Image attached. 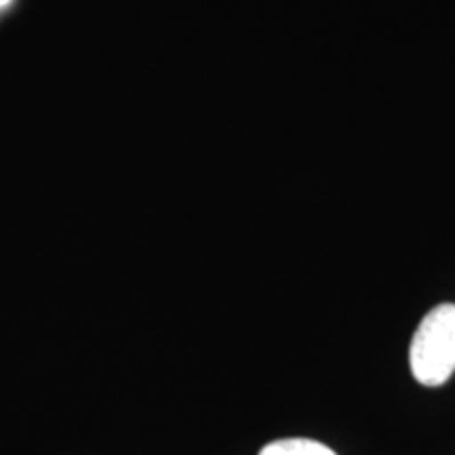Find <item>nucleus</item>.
<instances>
[{
  "label": "nucleus",
  "instance_id": "nucleus-1",
  "mask_svg": "<svg viewBox=\"0 0 455 455\" xmlns=\"http://www.w3.org/2000/svg\"><path fill=\"white\" fill-rule=\"evenodd\" d=\"M413 378L424 386H443L455 371V304L432 308L415 329L409 348Z\"/></svg>",
  "mask_w": 455,
  "mask_h": 455
},
{
  "label": "nucleus",
  "instance_id": "nucleus-2",
  "mask_svg": "<svg viewBox=\"0 0 455 455\" xmlns=\"http://www.w3.org/2000/svg\"><path fill=\"white\" fill-rule=\"evenodd\" d=\"M259 455H338L333 449L310 439H283L261 449Z\"/></svg>",
  "mask_w": 455,
  "mask_h": 455
},
{
  "label": "nucleus",
  "instance_id": "nucleus-3",
  "mask_svg": "<svg viewBox=\"0 0 455 455\" xmlns=\"http://www.w3.org/2000/svg\"><path fill=\"white\" fill-rule=\"evenodd\" d=\"M9 3H11V0H0V9H4V7H7Z\"/></svg>",
  "mask_w": 455,
  "mask_h": 455
}]
</instances>
